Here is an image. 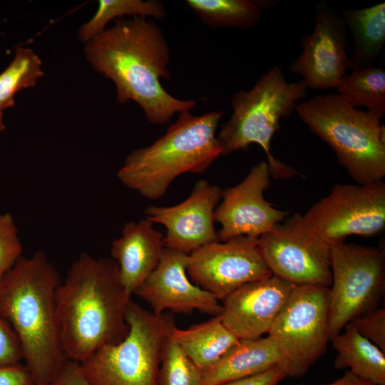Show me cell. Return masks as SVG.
I'll return each mask as SVG.
<instances>
[{"label":"cell","instance_id":"9","mask_svg":"<svg viewBox=\"0 0 385 385\" xmlns=\"http://www.w3.org/2000/svg\"><path fill=\"white\" fill-rule=\"evenodd\" d=\"M330 266L331 339L352 319L376 309L385 286L384 248L343 242L331 247Z\"/></svg>","mask_w":385,"mask_h":385},{"label":"cell","instance_id":"24","mask_svg":"<svg viewBox=\"0 0 385 385\" xmlns=\"http://www.w3.org/2000/svg\"><path fill=\"white\" fill-rule=\"evenodd\" d=\"M337 94L354 108L382 119L385 116V71L374 66L352 71L337 84Z\"/></svg>","mask_w":385,"mask_h":385},{"label":"cell","instance_id":"22","mask_svg":"<svg viewBox=\"0 0 385 385\" xmlns=\"http://www.w3.org/2000/svg\"><path fill=\"white\" fill-rule=\"evenodd\" d=\"M344 332L330 340L337 351L336 369L349 368L354 374L377 385H385V352L348 323Z\"/></svg>","mask_w":385,"mask_h":385},{"label":"cell","instance_id":"33","mask_svg":"<svg viewBox=\"0 0 385 385\" xmlns=\"http://www.w3.org/2000/svg\"><path fill=\"white\" fill-rule=\"evenodd\" d=\"M50 385H90L78 363L67 360Z\"/></svg>","mask_w":385,"mask_h":385},{"label":"cell","instance_id":"35","mask_svg":"<svg viewBox=\"0 0 385 385\" xmlns=\"http://www.w3.org/2000/svg\"><path fill=\"white\" fill-rule=\"evenodd\" d=\"M5 129V125L3 120V112L0 109V131H2Z\"/></svg>","mask_w":385,"mask_h":385},{"label":"cell","instance_id":"12","mask_svg":"<svg viewBox=\"0 0 385 385\" xmlns=\"http://www.w3.org/2000/svg\"><path fill=\"white\" fill-rule=\"evenodd\" d=\"M258 239L273 276L295 287L331 286V247L305 233L294 215Z\"/></svg>","mask_w":385,"mask_h":385},{"label":"cell","instance_id":"19","mask_svg":"<svg viewBox=\"0 0 385 385\" xmlns=\"http://www.w3.org/2000/svg\"><path fill=\"white\" fill-rule=\"evenodd\" d=\"M287 362L270 337L239 339L210 368L202 371L205 385L254 376Z\"/></svg>","mask_w":385,"mask_h":385},{"label":"cell","instance_id":"27","mask_svg":"<svg viewBox=\"0 0 385 385\" xmlns=\"http://www.w3.org/2000/svg\"><path fill=\"white\" fill-rule=\"evenodd\" d=\"M158 385H205L202 370L187 356L170 336L163 355Z\"/></svg>","mask_w":385,"mask_h":385},{"label":"cell","instance_id":"21","mask_svg":"<svg viewBox=\"0 0 385 385\" xmlns=\"http://www.w3.org/2000/svg\"><path fill=\"white\" fill-rule=\"evenodd\" d=\"M342 18L354 39L349 71L374 66L385 44V3L359 9H344Z\"/></svg>","mask_w":385,"mask_h":385},{"label":"cell","instance_id":"15","mask_svg":"<svg viewBox=\"0 0 385 385\" xmlns=\"http://www.w3.org/2000/svg\"><path fill=\"white\" fill-rule=\"evenodd\" d=\"M221 195L220 187L199 180L182 202L170 207H146L145 219L165 227L166 247L190 255L204 245L219 241L214 214Z\"/></svg>","mask_w":385,"mask_h":385},{"label":"cell","instance_id":"34","mask_svg":"<svg viewBox=\"0 0 385 385\" xmlns=\"http://www.w3.org/2000/svg\"><path fill=\"white\" fill-rule=\"evenodd\" d=\"M298 385H309V384H300ZM318 385H377V384H374L373 382L368 381L364 378H361L354 374V373H352L351 371L349 370L346 371V373L342 378L332 383L318 384Z\"/></svg>","mask_w":385,"mask_h":385},{"label":"cell","instance_id":"6","mask_svg":"<svg viewBox=\"0 0 385 385\" xmlns=\"http://www.w3.org/2000/svg\"><path fill=\"white\" fill-rule=\"evenodd\" d=\"M304 81L289 83L279 66L263 74L249 91L235 93L231 104L232 114L222 125L217 139L222 155L259 145L267 158L272 178L288 179L297 174L292 166L276 159L271 153V141L280 129V121L289 116L297 102L306 98Z\"/></svg>","mask_w":385,"mask_h":385},{"label":"cell","instance_id":"23","mask_svg":"<svg viewBox=\"0 0 385 385\" xmlns=\"http://www.w3.org/2000/svg\"><path fill=\"white\" fill-rule=\"evenodd\" d=\"M252 0H188L200 21L212 29H250L261 21L268 1Z\"/></svg>","mask_w":385,"mask_h":385},{"label":"cell","instance_id":"28","mask_svg":"<svg viewBox=\"0 0 385 385\" xmlns=\"http://www.w3.org/2000/svg\"><path fill=\"white\" fill-rule=\"evenodd\" d=\"M22 244L13 216L0 214V280L21 257Z\"/></svg>","mask_w":385,"mask_h":385},{"label":"cell","instance_id":"2","mask_svg":"<svg viewBox=\"0 0 385 385\" xmlns=\"http://www.w3.org/2000/svg\"><path fill=\"white\" fill-rule=\"evenodd\" d=\"M128 297L118 264L81 253L56 291V313L66 360L82 363L99 349L117 344L129 332Z\"/></svg>","mask_w":385,"mask_h":385},{"label":"cell","instance_id":"5","mask_svg":"<svg viewBox=\"0 0 385 385\" xmlns=\"http://www.w3.org/2000/svg\"><path fill=\"white\" fill-rule=\"evenodd\" d=\"M300 120L333 150L337 162L356 184L385 176V127L381 119L353 107L336 93L297 105Z\"/></svg>","mask_w":385,"mask_h":385},{"label":"cell","instance_id":"18","mask_svg":"<svg viewBox=\"0 0 385 385\" xmlns=\"http://www.w3.org/2000/svg\"><path fill=\"white\" fill-rule=\"evenodd\" d=\"M164 237L147 219L126 222L121 235L111 243L112 259L130 298L159 265L165 249Z\"/></svg>","mask_w":385,"mask_h":385},{"label":"cell","instance_id":"11","mask_svg":"<svg viewBox=\"0 0 385 385\" xmlns=\"http://www.w3.org/2000/svg\"><path fill=\"white\" fill-rule=\"evenodd\" d=\"M191 281L224 301L242 285L272 276L260 251L259 239L240 236L213 242L188 255Z\"/></svg>","mask_w":385,"mask_h":385},{"label":"cell","instance_id":"10","mask_svg":"<svg viewBox=\"0 0 385 385\" xmlns=\"http://www.w3.org/2000/svg\"><path fill=\"white\" fill-rule=\"evenodd\" d=\"M267 334L286 360L288 376H304L330 340L329 288L295 287Z\"/></svg>","mask_w":385,"mask_h":385},{"label":"cell","instance_id":"8","mask_svg":"<svg viewBox=\"0 0 385 385\" xmlns=\"http://www.w3.org/2000/svg\"><path fill=\"white\" fill-rule=\"evenodd\" d=\"M294 217L305 233L330 247L349 235H376L385 227V183L335 184L304 215Z\"/></svg>","mask_w":385,"mask_h":385},{"label":"cell","instance_id":"31","mask_svg":"<svg viewBox=\"0 0 385 385\" xmlns=\"http://www.w3.org/2000/svg\"><path fill=\"white\" fill-rule=\"evenodd\" d=\"M288 376L286 365H279L268 371L219 385H277Z\"/></svg>","mask_w":385,"mask_h":385},{"label":"cell","instance_id":"30","mask_svg":"<svg viewBox=\"0 0 385 385\" xmlns=\"http://www.w3.org/2000/svg\"><path fill=\"white\" fill-rule=\"evenodd\" d=\"M23 359L20 342L0 316V367L19 364Z\"/></svg>","mask_w":385,"mask_h":385},{"label":"cell","instance_id":"26","mask_svg":"<svg viewBox=\"0 0 385 385\" xmlns=\"http://www.w3.org/2000/svg\"><path fill=\"white\" fill-rule=\"evenodd\" d=\"M41 61L29 48L18 47L9 66L0 74V109L15 105L14 96L23 88L33 87L43 76Z\"/></svg>","mask_w":385,"mask_h":385},{"label":"cell","instance_id":"7","mask_svg":"<svg viewBox=\"0 0 385 385\" xmlns=\"http://www.w3.org/2000/svg\"><path fill=\"white\" fill-rule=\"evenodd\" d=\"M128 335L103 346L79 364L90 385H158L166 344L175 325L168 315L156 314L132 299L125 313Z\"/></svg>","mask_w":385,"mask_h":385},{"label":"cell","instance_id":"14","mask_svg":"<svg viewBox=\"0 0 385 385\" xmlns=\"http://www.w3.org/2000/svg\"><path fill=\"white\" fill-rule=\"evenodd\" d=\"M346 27L326 3L317 4L314 30L300 38L302 51L290 66L307 88H335L349 71Z\"/></svg>","mask_w":385,"mask_h":385},{"label":"cell","instance_id":"1","mask_svg":"<svg viewBox=\"0 0 385 385\" xmlns=\"http://www.w3.org/2000/svg\"><path fill=\"white\" fill-rule=\"evenodd\" d=\"M84 55L96 71L114 83L118 101L135 102L152 124L168 123L175 113L196 105L195 100L173 97L161 84L171 78L170 52L155 21L118 19L86 43Z\"/></svg>","mask_w":385,"mask_h":385},{"label":"cell","instance_id":"4","mask_svg":"<svg viewBox=\"0 0 385 385\" xmlns=\"http://www.w3.org/2000/svg\"><path fill=\"white\" fill-rule=\"evenodd\" d=\"M222 115L217 111L199 116L179 113L163 136L126 157L118 178L145 198H160L176 178L203 173L222 155L216 130Z\"/></svg>","mask_w":385,"mask_h":385},{"label":"cell","instance_id":"13","mask_svg":"<svg viewBox=\"0 0 385 385\" xmlns=\"http://www.w3.org/2000/svg\"><path fill=\"white\" fill-rule=\"evenodd\" d=\"M271 177L267 163L261 161L239 184L222 190V201L214 214L215 222L220 225L218 240L240 236L259 238L286 219L287 212L275 208L265 199Z\"/></svg>","mask_w":385,"mask_h":385},{"label":"cell","instance_id":"17","mask_svg":"<svg viewBox=\"0 0 385 385\" xmlns=\"http://www.w3.org/2000/svg\"><path fill=\"white\" fill-rule=\"evenodd\" d=\"M294 287L273 275L245 284L223 301L222 322L239 339L262 337L268 334Z\"/></svg>","mask_w":385,"mask_h":385},{"label":"cell","instance_id":"3","mask_svg":"<svg viewBox=\"0 0 385 385\" xmlns=\"http://www.w3.org/2000/svg\"><path fill=\"white\" fill-rule=\"evenodd\" d=\"M60 278L42 250L21 257L0 280V316L18 337L36 385H50L67 361L56 313Z\"/></svg>","mask_w":385,"mask_h":385},{"label":"cell","instance_id":"29","mask_svg":"<svg viewBox=\"0 0 385 385\" xmlns=\"http://www.w3.org/2000/svg\"><path fill=\"white\" fill-rule=\"evenodd\" d=\"M364 337L385 352V309H375L349 322Z\"/></svg>","mask_w":385,"mask_h":385},{"label":"cell","instance_id":"20","mask_svg":"<svg viewBox=\"0 0 385 385\" xmlns=\"http://www.w3.org/2000/svg\"><path fill=\"white\" fill-rule=\"evenodd\" d=\"M170 338L202 371L216 363L239 340L224 325L220 315L186 329L175 325Z\"/></svg>","mask_w":385,"mask_h":385},{"label":"cell","instance_id":"32","mask_svg":"<svg viewBox=\"0 0 385 385\" xmlns=\"http://www.w3.org/2000/svg\"><path fill=\"white\" fill-rule=\"evenodd\" d=\"M0 385H36L26 365L0 367Z\"/></svg>","mask_w":385,"mask_h":385},{"label":"cell","instance_id":"16","mask_svg":"<svg viewBox=\"0 0 385 385\" xmlns=\"http://www.w3.org/2000/svg\"><path fill=\"white\" fill-rule=\"evenodd\" d=\"M188 255L165 247L159 265L135 294L148 302L156 314L166 310L178 314L197 310L212 317L220 315L219 300L188 277Z\"/></svg>","mask_w":385,"mask_h":385},{"label":"cell","instance_id":"25","mask_svg":"<svg viewBox=\"0 0 385 385\" xmlns=\"http://www.w3.org/2000/svg\"><path fill=\"white\" fill-rule=\"evenodd\" d=\"M125 15L161 20L166 16V11L163 3L159 0H100L96 14L80 27L78 38L86 43L102 33L112 19H120Z\"/></svg>","mask_w":385,"mask_h":385}]
</instances>
